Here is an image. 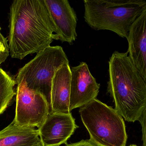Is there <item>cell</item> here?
Returning <instances> with one entry per match:
<instances>
[{
    "instance_id": "30bf717a",
    "label": "cell",
    "mask_w": 146,
    "mask_h": 146,
    "mask_svg": "<svg viewBox=\"0 0 146 146\" xmlns=\"http://www.w3.org/2000/svg\"><path fill=\"white\" fill-rule=\"evenodd\" d=\"M126 39L129 56L146 79V10L133 23Z\"/></svg>"
},
{
    "instance_id": "7a4b0ae2",
    "label": "cell",
    "mask_w": 146,
    "mask_h": 146,
    "mask_svg": "<svg viewBox=\"0 0 146 146\" xmlns=\"http://www.w3.org/2000/svg\"><path fill=\"white\" fill-rule=\"evenodd\" d=\"M108 63L107 92L115 110L128 122L139 121L146 112V79L127 52L114 51Z\"/></svg>"
},
{
    "instance_id": "9a60e30c",
    "label": "cell",
    "mask_w": 146,
    "mask_h": 146,
    "mask_svg": "<svg viewBox=\"0 0 146 146\" xmlns=\"http://www.w3.org/2000/svg\"><path fill=\"white\" fill-rule=\"evenodd\" d=\"M66 146H98L90 140H82L75 143L66 144Z\"/></svg>"
},
{
    "instance_id": "3957f363",
    "label": "cell",
    "mask_w": 146,
    "mask_h": 146,
    "mask_svg": "<svg viewBox=\"0 0 146 146\" xmlns=\"http://www.w3.org/2000/svg\"><path fill=\"white\" fill-rule=\"evenodd\" d=\"M84 21L96 30L127 38L131 26L144 10L145 0H84Z\"/></svg>"
},
{
    "instance_id": "e0dca14e",
    "label": "cell",
    "mask_w": 146,
    "mask_h": 146,
    "mask_svg": "<svg viewBox=\"0 0 146 146\" xmlns=\"http://www.w3.org/2000/svg\"><path fill=\"white\" fill-rule=\"evenodd\" d=\"M129 146H137V145H135V144H131V145H130Z\"/></svg>"
},
{
    "instance_id": "52a82bcc",
    "label": "cell",
    "mask_w": 146,
    "mask_h": 146,
    "mask_svg": "<svg viewBox=\"0 0 146 146\" xmlns=\"http://www.w3.org/2000/svg\"><path fill=\"white\" fill-rule=\"evenodd\" d=\"M70 111L83 106L96 99L100 87L85 62L70 68Z\"/></svg>"
},
{
    "instance_id": "6da1fadb",
    "label": "cell",
    "mask_w": 146,
    "mask_h": 146,
    "mask_svg": "<svg viewBox=\"0 0 146 146\" xmlns=\"http://www.w3.org/2000/svg\"><path fill=\"white\" fill-rule=\"evenodd\" d=\"M10 55L22 60L38 53L58 40L44 0H16L9 13Z\"/></svg>"
},
{
    "instance_id": "4fadbf2b",
    "label": "cell",
    "mask_w": 146,
    "mask_h": 146,
    "mask_svg": "<svg viewBox=\"0 0 146 146\" xmlns=\"http://www.w3.org/2000/svg\"><path fill=\"white\" fill-rule=\"evenodd\" d=\"M16 80L0 68V115L8 108L16 93L14 87Z\"/></svg>"
},
{
    "instance_id": "2e32d148",
    "label": "cell",
    "mask_w": 146,
    "mask_h": 146,
    "mask_svg": "<svg viewBox=\"0 0 146 146\" xmlns=\"http://www.w3.org/2000/svg\"><path fill=\"white\" fill-rule=\"evenodd\" d=\"M146 112H145L139 120V122L142 127V140L143 142V146H146Z\"/></svg>"
},
{
    "instance_id": "8992f818",
    "label": "cell",
    "mask_w": 146,
    "mask_h": 146,
    "mask_svg": "<svg viewBox=\"0 0 146 146\" xmlns=\"http://www.w3.org/2000/svg\"><path fill=\"white\" fill-rule=\"evenodd\" d=\"M16 114L19 125L39 128L50 113V106L40 93L29 89L23 82L17 84Z\"/></svg>"
},
{
    "instance_id": "8fae6325",
    "label": "cell",
    "mask_w": 146,
    "mask_h": 146,
    "mask_svg": "<svg viewBox=\"0 0 146 146\" xmlns=\"http://www.w3.org/2000/svg\"><path fill=\"white\" fill-rule=\"evenodd\" d=\"M70 79L69 64L63 65L55 72L52 81L50 113H71L69 108Z\"/></svg>"
},
{
    "instance_id": "5bb4252c",
    "label": "cell",
    "mask_w": 146,
    "mask_h": 146,
    "mask_svg": "<svg viewBox=\"0 0 146 146\" xmlns=\"http://www.w3.org/2000/svg\"><path fill=\"white\" fill-rule=\"evenodd\" d=\"M10 54V49L7 39L0 31V65L5 62Z\"/></svg>"
},
{
    "instance_id": "5b68a950",
    "label": "cell",
    "mask_w": 146,
    "mask_h": 146,
    "mask_svg": "<svg viewBox=\"0 0 146 146\" xmlns=\"http://www.w3.org/2000/svg\"><path fill=\"white\" fill-rule=\"evenodd\" d=\"M65 64H69V60L62 47L50 46L19 69L15 79L17 84L23 82L29 89L42 95L50 108L53 78Z\"/></svg>"
},
{
    "instance_id": "ba28073f",
    "label": "cell",
    "mask_w": 146,
    "mask_h": 146,
    "mask_svg": "<svg viewBox=\"0 0 146 146\" xmlns=\"http://www.w3.org/2000/svg\"><path fill=\"white\" fill-rule=\"evenodd\" d=\"M58 40L72 44L77 37V17L67 0H44Z\"/></svg>"
},
{
    "instance_id": "ac0fdd59",
    "label": "cell",
    "mask_w": 146,
    "mask_h": 146,
    "mask_svg": "<svg viewBox=\"0 0 146 146\" xmlns=\"http://www.w3.org/2000/svg\"><path fill=\"white\" fill-rule=\"evenodd\" d=\"M1 26H0V31H1Z\"/></svg>"
},
{
    "instance_id": "9c48e42d",
    "label": "cell",
    "mask_w": 146,
    "mask_h": 146,
    "mask_svg": "<svg viewBox=\"0 0 146 146\" xmlns=\"http://www.w3.org/2000/svg\"><path fill=\"white\" fill-rule=\"evenodd\" d=\"M75 119L69 113H50L38 128L43 146H59L67 144V141L78 128Z\"/></svg>"
},
{
    "instance_id": "277c9868",
    "label": "cell",
    "mask_w": 146,
    "mask_h": 146,
    "mask_svg": "<svg viewBox=\"0 0 146 146\" xmlns=\"http://www.w3.org/2000/svg\"><path fill=\"white\" fill-rule=\"evenodd\" d=\"M79 113L90 136L98 146H125V124L115 109L96 99L80 108Z\"/></svg>"
},
{
    "instance_id": "7c38bea8",
    "label": "cell",
    "mask_w": 146,
    "mask_h": 146,
    "mask_svg": "<svg viewBox=\"0 0 146 146\" xmlns=\"http://www.w3.org/2000/svg\"><path fill=\"white\" fill-rule=\"evenodd\" d=\"M0 146H43L38 129L13 121L0 131Z\"/></svg>"
}]
</instances>
